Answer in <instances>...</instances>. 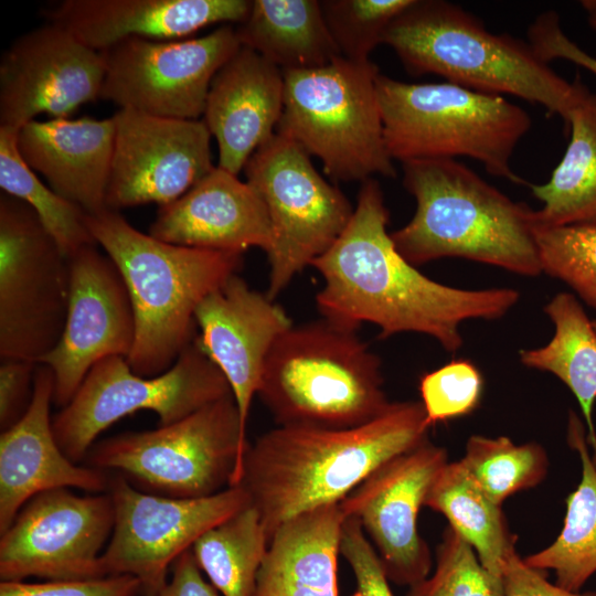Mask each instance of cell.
Returning <instances> with one entry per match:
<instances>
[{
    "label": "cell",
    "mask_w": 596,
    "mask_h": 596,
    "mask_svg": "<svg viewBox=\"0 0 596 596\" xmlns=\"http://www.w3.org/2000/svg\"><path fill=\"white\" fill-rule=\"evenodd\" d=\"M240 46L231 24L195 39H126L100 52L105 75L99 98L120 109L199 119L213 77Z\"/></svg>",
    "instance_id": "13"
},
{
    "label": "cell",
    "mask_w": 596,
    "mask_h": 596,
    "mask_svg": "<svg viewBox=\"0 0 596 596\" xmlns=\"http://www.w3.org/2000/svg\"><path fill=\"white\" fill-rule=\"evenodd\" d=\"M283 74L284 108L276 132L317 157L333 181L396 177L384 142L374 63L340 56L317 68Z\"/></svg>",
    "instance_id": "8"
},
{
    "label": "cell",
    "mask_w": 596,
    "mask_h": 596,
    "mask_svg": "<svg viewBox=\"0 0 596 596\" xmlns=\"http://www.w3.org/2000/svg\"><path fill=\"white\" fill-rule=\"evenodd\" d=\"M115 522L102 562L107 575L137 577L158 596L171 564L207 530L251 503L241 486L203 498H172L138 490L125 477L110 479Z\"/></svg>",
    "instance_id": "14"
},
{
    "label": "cell",
    "mask_w": 596,
    "mask_h": 596,
    "mask_svg": "<svg viewBox=\"0 0 596 596\" xmlns=\"http://www.w3.org/2000/svg\"><path fill=\"white\" fill-rule=\"evenodd\" d=\"M38 363L21 359H1L0 428L17 424L30 407Z\"/></svg>",
    "instance_id": "42"
},
{
    "label": "cell",
    "mask_w": 596,
    "mask_h": 596,
    "mask_svg": "<svg viewBox=\"0 0 596 596\" xmlns=\"http://www.w3.org/2000/svg\"><path fill=\"white\" fill-rule=\"evenodd\" d=\"M447 462V450L427 438L381 465L339 502L344 518L361 524L390 582L411 587L429 575L430 552L417 515Z\"/></svg>",
    "instance_id": "16"
},
{
    "label": "cell",
    "mask_w": 596,
    "mask_h": 596,
    "mask_svg": "<svg viewBox=\"0 0 596 596\" xmlns=\"http://www.w3.org/2000/svg\"><path fill=\"white\" fill-rule=\"evenodd\" d=\"M248 444L230 394L175 423L100 441L86 457L155 494L203 498L236 485Z\"/></svg>",
    "instance_id": "9"
},
{
    "label": "cell",
    "mask_w": 596,
    "mask_h": 596,
    "mask_svg": "<svg viewBox=\"0 0 596 596\" xmlns=\"http://www.w3.org/2000/svg\"><path fill=\"white\" fill-rule=\"evenodd\" d=\"M248 0H64L44 11L86 46L102 52L129 38L187 39L215 23H240Z\"/></svg>",
    "instance_id": "23"
},
{
    "label": "cell",
    "mask_w": 596,
    "mask_h": 596,
    "mask_svg": "<svg viewBox=\"0 0 596 596\" xmlns=\"http://www.w3.org/2000/svg\"><path fill=\"white\" fill-rule=\"evenodd\" d=\"M381 359L358 330L326 318L291 326L274 343L257 395L278 426L350 428L392 403Z\"/></svg>",
    "instance_id": "6"
},
{
    "label": "cell",
    "mask_w": 596,
    "mask_h": 596,
    "mask_svg": "<svg viewBox=\"0 0 596 596\" xmlns=\"http://www.w3.org/2000/svg\"><path fill=\"white\" fill-rule=\"evenodd\" d=\"M103 54L49 23L31 30L0 61V128L19 131L38 115L67 118L99 98Z\"/></svg>",
    "instance_id": "19"
},
{
    "label": "cell",
    "mask_w": 596,
    "mask_h": 596,
    "mask_svg": "<svg viewBox=\"0 0 596 596\" xmlns=\"http://www.w3.org/2000/svg\"><path fill=\"white\" fill-rule=\"evenodd\" d=\"M195 342L226 377L246 432L266 358L294 323L266 292L237 274L210 292L195 311Z\"/></svg>",
    "instance_id": "20"
},
{
    "label": "cell",
    "mask_w": 596,
    "mask_h": 596,
    "mask_svg": "<svg viewBox=\"0 0 596 596\" xmlns=\"http://www.w3.org/2000/svg\"><path fill=\"white\" fill-rule=\"evenodd\" d=\"M389 220L380 183L363 181L348 226L311 265L323 278L316 295L323 318L354 330L373 323L382 339L423 333L455 353L464 321L499 319L519 301L512 288L461 289L423 275L397 252Z\"/></svg>",
    "instance_id": "1"
},
{
    "label": "cell",
    "mask_w": 596,
    "mask_h": 596,
    "mask_svg": "<svg viewBox=\"0 0 596 596\" xmlns=\"http://www.w3.org/2000/svg\"><path fill=\"white\" fill-rule=\"evenodd\" d=\"M402 169L416 211L391 237L408 263L460 257L526 277L542 274L530 206L456 159L413 160Z\"/></svg>",
    "instance_id": "3"
},
{
    "label": "cell",
    "mask_w": 596,
    "mask_h": 596,
    "mask_svg": "<svg viewBox=\"0 0 596 596\" xmlns=\"http://www.w3.org/2000/svg\"><path fill=\"white\" fill-rule=\"evenodd\" d=\"M554 324L552 339L543 347L520 350V362L530 369L557 376L574 394L582 409L594 449L596 433L593 408L596 401V330L578 302L566 291L556 294L544 307Z\"/></svg>",
    "instance_id": "29"
},
{
    "label": "cell",
    "mask_w": 596,
    "mask_h": 596,
    "mask_svg": "<svg viewBox=\"0 0 596 596\" xmlns=\"http://www.w3.org/2000/svg\"><path fill=\"white\" fill-rule=\"evenodd\" d=\"M280 68L240 46L217 71L206 97L203 121L219 146V164L235 175L276 132L284 108Z\"/></svg>",
    "instance_id": "24"
},
{
    "label": "cell",
    "mask_w": 596,
    "mask_h": 596,
    "mask_svg": "<svg viewBox=\"0 0 596 596\" xmlns=\"http://www.w3.org/2000/svg\"><path fill=\"white\" fill-rule=\"evenodd\" d=\"M68 259L70 299L63 333L39 363L54 374L53 403L66 406L89 370L100 360L128 358L136 337L130 296L120 272L97 245Z\"/></svg>",
    "instance_id": "18"
},
{
    "label": "cell",
    "mask_w": 596,
    "mask_h": 596,
    "mask_svg": "<svg viewBox=\"0 0 596 596\" xmlns=\"http://www.w3.org/2000/svg\"><path fill=\"white\" fill-rule=\"evenodd\" d=\"M482 391V375L469 360H453L424 374L419 393L428 425L472 413L480 403Z\"/></svg>",
    "instance_id": "38"
},
{
    "label": "cell",
    "mask_w": 596,
    "mask_h": 596,
    "mask_svg": "<svg viewBox=\"0 0 596 596\" xmlns=\"http://www.w3.org/2000/svg\"><path fill=\"white\" fill-rule=\"evenodd\" d=\"M534 227L542 273L565 283L596 310V223Z\"/></svg>",
    "instance_id": "35"
},
{
    "label": "cell",
    "mask_w": 596,
    "mask_h": 596,
    "mask_svg": "<svg viewBox=\"0 0 596 596\" xmlns=\"http://www.w3.org/2000/svg\"><path fill=\"white\" fill-rule=\"evenodd\" d=\"M386 150L401 163L469 157L488 173L530 187L511 158L531 128L528 113L500 95L446 83H405L379 74Z\"/></svg>",
    "instance_id": "7"
},
{
    "label": "cell",
    "mask_w": 596,
    "mask_h": 596,
    "mask_svg": "<svg viewBox=\"0 0 596 596\" xmlns=\"http://www.w3.org/2000/svg\"><path fill=\"white\" fill-rule=\"evenodd\" d=\"M149 234L174 245L243 254L274 242L267 210L237 175L214 169L175 201L159 206Z\"/></svg>",
    "instance_id": "22"
},
{
    "label": "cell",
    "mask_w": 596,
    "mask_h": 596,
    "mask_svg": "<svg viewBox=\"0 0 596 596\" xmlns=\"http://www.w3.org/2000/svg\"><path fill=\"white\" fill-rule=\"evenodd\" d=\"M565 119L571 130L566 151L544 184H530L543 205L534 210L538 227L596 223V92L576 77Z\"/></svg>",
    "instance_id": "27"
},
{
    "label": "cell",
    "mask_w": 596,
    "mask_h": 596,
    "mask_svg": "<svg viewBox=\"0 0 596 596\" xmlns=\"http://www.w3.org/2000/svg\"><path fill=\"white\" fill-rule=\"evenodd\" d=\"M413 0H323L320 8L341 55L368 62L384 32Z\"/></svg>",
    "instance_id": "36"
},
{
    "label": "cell",
    "mask_w": 596,
    "mask_h": 596,
    "mask_svg": "<svg viewBox=\"0 0 596 596\" xmlns=\"http://www.w3.org/2000/svg\"><path fill=\"white\" fill-rule=\"evenodd\" d=\"M107 189L109 210L169 204L214 166L203 119H177L119 109Z\"/></svg>",
    "instance_id": "17"
},
{
    "label": "cell",
    "mask_w": 596,
    "mask_h": 596,
    "mask_svg": "<svg viewBox=\"0 0 596 596\" xmlns=\"http://www.w3.org/2000/svg\"><path fill=\"white\" fill-rule=\"evenodd\" d=\"M70 265L35 212L0 194V358L39 363L58 343Z\"/></svg>",
    "instance_id": "12"
},
{
    "label": "cell",
    "mask_w": 596,
    "mask_h": 596,
    "mask_svg": "<svg viewBox=\"0 0 596 596\" xmlns=\"http://www.w3.org/2000/svg\"><path fill=\"white\" fill-rule=\"evenodd\" d=\"M140 589V581L127 574L45 583H0V596H134Z\"/></svg>",
    "instance_id": "39"
},
{
    "label": "cell",
    "mask_w": 596,
    "mask_h": 596,
    "mask_svg": "<svg viewBox=\"0 0 596 596\" xmlns=\"http://www.w3.org/2000/svg\"><path fill=\"white\" fill-rule=\"evenodd\" d=\"M191 549L172 564V577L158 596H222L202 576Z\"/></svg>",
    "instance_id": "44"
},
{
    "label": "cell",
    "mask_w": 596,
    "mask_h": 596,
    "mask_svg": "<svg viewBox=\"0 0 596 596\" xmlns=\"http://www.w3.org/2000/svg\"><path fill=\"white\" fill-rule=\"evenodd\" d=\"M528 42L547 64L554 60H566L596 75V57L564 33L560 17L554 11L543 12L534 19L528 30Z\"/></svg>",
    "instance_id": "41"
},
{
    "label": "cell",
    "mask_w": 596,
    "mask_h": 596,
    "mask_svg": "<svg viewBox=\"0 0 596 596\" xmlns=\"http://www.w3.org/2000/svg\"><path fill=\"white\" fill-rule=\"evenodd\" d=\"M86 223L96 244L117 266L130 296L136 337L126 360L136 374L157 376L194 341L199 305L237 274L242 254L160 241L109 209L87 214Z\"/></svg>",
    "instance_id": "4"
},
{
    "label": "cell",
    "mask_w": 596,
    "mask_h": 596,
    "mask_svg": "<svg viewBox=\"0 0 596 596\" xmlns=\"http://www.w3.org/2000/svg\"><path fill=\"white\" fill-rule=\"evenodd\" d=\"M382 44L415 76L436 74L471 91L512 95L564 121L574 100L575 81L555 73L529 42L490 32L448 1L413 0L389 25Z\"/></svg>",
    "instance_id": "5"
},
{
    "label": "cell",
    "mask_w": 596,
    "mask_h": 596,
    "mask_svg": "<svg viewBox=\"0 0 596 596\" xmlns=\"http://www.w3.org/2000/svg\"><path fill=\"white\" fill-rule=\"evenodd\" d=\"M593 326H594V328L596 330V320L593 321Z\"/></svg>",
    "instance_id": "46"
},
{
    "label": "cell",
    "mask_w": 596,
    "mask_h": 596,
    "mask_svg": "<svg viewBox=\"0 0 596 596\" xmlns=\"http://www.w3.org/2000/svg\"><path fill=\"white\" fill-rule=\"evenodd\" d=\"M581 7L585 11L588 25L596 33V0H583Z\"/></svg>",
    "instance_id": "45"
},
{
    "label": "cell",
    "mask_w": 596,
    "mask_h": 596,
    "mask_svg": "<svg viewBox=\"0 0 596 596\" xmlns=\"http://www.w3.org/2000/svg\"><path fill=\"white\" fill-rule=\"evenodd\" d=\"M114 141L113 117L34 119L21 127L17 137L26 166L42 174L53 191L89 215L108 210Z\"/></svg>",
    "instance_id": "25"
},
{
    "label": "cell",
    "mask_w": 596,
    "mask_h": 596,
    "mask_svg": "<svg viewBox=\"0 0 596 596\" xmlns=\"http://www.w3.org/2000/svg\"><path fill=\"white\" fill-rule=\"evenodd\" d=\"M340 554L353 572L360 596H394L375 549L353 518H344Z\"/></svg>",
    "instance_id": "40"
},
{
    "label": "cell",
    "mask_w": 596,
    "mask_h": 596,
    "mask_svg": "<svg viewBox=\"0 0 596 596\" xmlns=\"http://www.w3.org/2000/svg\"><path fill=\"white\" fill-rule=\"evenodd\" d=\"M459 461L500 507L510 496L538 486L549 468L546 451L540 444L515 445L505 436H470Z\"/></svg>",
    "instance_id": "34"
},
{
    "label": "cell",
    "mask_w": 596,
    "mask_h": 596,
    "mask_svg": "<svg viewBox=\"0 0 596 596\" xmlns=\"http://www.w3.org/2000/svg\"><path fill=\"white\" fill-rule=\"evenodd\" d=\"M344 515L339 503L304 512L272 535L254 596H338Z\"/></svg>",
    "instance_id": "26"
},
{
    "label": "cell",
    "mask_w": 596,
    "mask_h": 596,
    "mask_svg": "<svg viewBox=\"0 0 596 596\" xmlns=\"http://www.w3.org/2000/svg\"><path fill=\"white\" fill-rule=\"evenodd\" d=\"M115 511L108 492L76 496L68 489L42 492L1 533L0 578L49 581L108 576L102 555Z\"/></svg>",
    "instance_id": "15"
},
{
    "label": "cell",
    "mask_w": 596,
    "mask_h": 596,
    "mask_svg": "<svg viewBox=\"0 0 596 596\" xmlns=\"http://www.w3.org/2000/svg\"><path fill=\"white\" fill-rule=\"evenodd\" d=\"M243 170L273 228L266 295L275 300L295 275L337 242L354 207L316 170L310 155L281 134L258 148Z\"/></svg>",
    "instance_id": "11"
},
{
    "label": "cell",
    "mask_w": 596,
    "mask_h": 596,
    "mask_svg": "<svg viewBox=\"0 0 596 596\" xmlns=\"http://www.w3.org/2000/svg\"><path fill=\"white\" fill-rule=\"evenodd\" d=\"M17 137V131L0 128L2 192L32 207L66 258L84 246L97 245L86 223L87 213L35 175L20 156Z\"/></svg>",
    "instance_id": "33"
},
{
    "label": "cell",
    "mask_w": 596,
    "mask_h": 596,
    "mask_svg": "<svg viewBox=\"0 0 596 596\" xmlns=\"http://www.w3.org/2000/svg\"><path fill=\"white\" fill-rule=\"evenodd\" d=\"M421 401L392 402L350 428L278 426L248 444L238 479L268 543L286 521L339 503L375 469L428 438Z\"/></svg>",
    "instance_id": "2"
},
{
    "label": "cell",
    "mask_w": 596,
    "mask_h": 596,
    "mask_svg": "<svg viewBox=\"0 0 596 596\" xmlns=\"http://www.w3.org/2000/svg\"><path fill=\"white\" fill-rule=\"evenodd\" d=\"M424 505L441 513L475 550L482 566L501 578L508 555L515 550L502 507L496 504L462 464L447 462L429 488Z\"/></svg>",
    "instance_id": "31"
},
{
    "label": "cell",
    "mask_w": 596,
    "mask_h": 596,
    "mask_svg": "<svg viewBox=\"0 0 596 596\" xmlns=\"http://www.w3.org/2000/svg\"><path fill=\"white\" fill-rule=\"evenodd\" d=\"M501 581L504 596H596V592H571L552 584L545 572L529 566L515 550L503 564Z\"/></svg>",
    "instance_id": "43"
},
{
    "label": "cell",
    "mask_w": 596,
    "mask_h": 596,
    "mask_svg": "<svg viewBox=\"0 0 596 596\" xmlns=\"http://www.w3.org/2000/svg\"><path fill=\"white\" fill-rule=\"evenodd\" d=\"M406 596H504L502 581L488 572L475 550L449 525L436 547L434 573Z\"/></svg>",
    "instance_id": "37"
},
{
    "label": "cell",
    "mask_w": 596,
    "mask_h": 596,
    "mask_svg": "<svg viewBox=\"0 0 596 596\" xmlns=\"http://www.w3.org/2000/svg\"><path fill=\"white\" fill-rule=\"evenodd\" d=\"M235 32L242 46L283 72L317 68L342 56L317 0H254Z\"/></svg>",
    "instance_id": "28"
},
{
    "label": "cell",
    "mask_w": 596,
    "mask_h": 596,
    "mask_svg": "<svg viewBox=\"0 0 596 596\" xmlns=\"http://www.w3.org/2000/svg\"><path fill=\"white\" fill-rule=\"evenodd\" d=\"M267 549L260 515L249 503L202 534L191 551L222 596H254Z\"/></svg>",
    "instance_id": "32"
},
{
    "label": "cell",
    "mask_w": 596,
    "mask_h": 596,
    "mask_svg": "<svg viewBox=\"0 0 596 596\" xmlns=\"http://www.w3.org/2000/svg\"><path fill=\"white\" fill-rule=\"evenodd\" d=\"M567 440L582 461V478L566 499L563 528L549 546L524 557L539 571H553L558 586L579 592L596 573V465L590 457L584 426L570 412Z\"/></svg>",
    "instance_id": "30"
},
{
    "label": "cell",
    "mask_w": 596,
    "mask_h": 596,
    "mask_svg": "<svg viewBox=\"0 0 596 596\" xmlns=\"http://www.w3.org/2000/svg\"><path fill=\"white\" fill-rule=\"evenodd\" d=\"M230 394L226 377L195 339L157 376L138 375L126 358L113 355L89 370L52 419L53 433L62 451L78 462L102 432L127 415L148 409L158 415L160 426L169 425Z\"/></svg>",
    "instance_id": "10"
},
{
    "label": "cell",
    "mask_w": 596,
    "mask_h": 596,
    "mask_svg": "<svg viewBox=\"0 0 596 596\" xmlns=\"http://www.w3.org/2000/svg\"><path fill=\"white\" fill-rule=\"evenodd\" d=\"M54 374L38 363L33 397L24 416L0 436V534L23 505L55 489L107 492L105 470L77 466L60 448L50 419Z\"/></svg>",
    "instance_id": "21"
}]
</instances>
